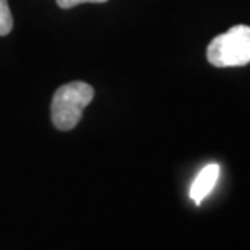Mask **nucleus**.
<instances>
[{"label":"nucleus","instance_id":"20e7f679","mask_svg":"<svg viewBox=\"0 0 250 250\" xmlns=\"http://www.w3.org/2000/svg\"><path fill=\"white\" fill-rule=\"evenodd\" d=\"M13 28V17L8 7V0H0V36H7Z\"/></svg>","mask_w":250,"mask_h":250},{"label":"nucleus","instance_id":"f257e3e1","mask_svg":"<svg viewBox=\"0 0 250 250\" xmlns=\"http://www.w3.org/2000/svg\"><path fill=\"white\" fill-rule=\"evenodd\" d=\"M94 99V87L87 83L74 81L58 87L50 105L54 126L60 131H70L83 118V111Z\"/></svg>","mask_w":250,"mask_h":250},{"label":"nucleus","instance_id":"7ed1b4c3","mask_svg":"<svg viewBox=\"0 0 250 250\" xmlns=\"http://www.w3.org/2000/svg\"><path fill=\"white\" fill-rule=\"evenodd\" d=\"M220 178V167L216 163L207 165L202 171L197 174L192 186H190V199H192L197 205L202 204V200L211 192V189L215 188L216 181Z\"/></svg>","mask_w":250,"mask_h":250},{"label":"nucleus","instance_id":"f03ea898","mask_svg":"<svg viewBox=\"0 0 250 250\" xmlns=\"http://www.w3.org/2000/svg\"><path fill=\"white\" fill-rule=\"evenodd\" d=\"M207 58L216 68L244 66L250 63V28L239 24L216 36L207 47Z\"/></svg>","mask_w":250,"mask_h":250},{"label":"nucleus","instance_id":"39448f33","mask_svg":"<svg viewBox=\"0 0 250 250\" xmlns=\"http://www.w3.org/2000/svg\"><path fill=\"white\" fill-rule=\"evenodd\" d=\"M105 2H108V0H57L58 7L63 10L78 7V5H81V3H105Z\"/></svg>","mask_w":250,"mask_h":250}]
</instances>
